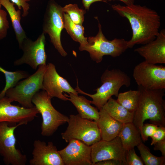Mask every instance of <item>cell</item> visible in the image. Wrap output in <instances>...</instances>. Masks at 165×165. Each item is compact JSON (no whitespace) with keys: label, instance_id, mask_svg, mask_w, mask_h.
<instances>
[{"label":"cell","instance_id":"6da1fadb","mask_svg":"<svg viewBox=\"0 0 165 165\" xmlns=\"http://www.w3.org/2000/svg\"><path fill=\"white\" fill-rule=\"evenodd\" d=\"M112 7L120 16L126 18L130 24L132 35L127 42L128 48L136 44H146L154 40L158 35L160 18L155 10L134 4L125 6L115 4Z\"/></svg>","mask_w":165,"mask_h":165},{"label":"cell","instance_id":"7a4b0ae2","mask_svg":"<svg viewBox=\"0 0 165 165\" xmlns=\"http://www.w3.org/2000/svg\"><path fill=\"white\" fill-rule=\"evenodd\" d=\"M140 95L133 123L139 130L145 120L165 127L164 89L148 90L138 86Z\"/></svg>","mask_w":165,"mask_h":165},{"label":"cell","instance_id":"3957f363","mask_svg":"<svg viewBox=\"0 0 165 165\" xmlns=\"http://www.w3.org/2000/svg\"><path fill=\"white\" fill-rule=\"evenodd\" d=\"M101 80L102 84L95 90L96 92L94 94H89L81 90L78 83L75 89L78 93L90 97L92 99V101H90L91 104L94 105L99 110L102 108L112 96H118L122 86H124L128 87L131 84L129 76L118 68L106 69L102 75Z\"/></svg>","mask_w":165,"mask_h":165},{"label":"cell","instance_id":"277c9868","mask_svg":"<svg viewBox=\"0 0 165 165\" xmlns=\"http://www.w3.org/2000/svg\"><path fill=\"white\" fill-rule=\"evenodd\" d=\"M95 18L98 22V33L95 36L87 38L88 44L79 46V50L88 52L91 59L97 63L101 62L105 55H109L113 57L120 56L128 48L127 41L123 38H115L112 40L107 39L102 32L97 17Z\"/></svg>","mask_w":165,"mask_h":165},{"label":"cell","instance_id":"5b68a950","mask_svg":"<svg viewBox=\"0 0 165 165\" xmlns=\"http://www.w3.org/2000/svg\"><path fill=\"white\" fill-rule=\"evenodd\" d=\"M46 69V65H39L33 74L7 90L5 95L12 102L17 101L24 108L34 107L32 99L37 92L43 90V82Z\"/></svg>","mask_w":165,"mask_h":165},{"label":"cell","instance_id":"8992f818","mask_svg":"<svg viewBox=\"0 0 165 165\" xmlns=\"http://www.w3.org/2000/svg\"><path fill=\"white\" fill-rule=\"evenodd\" d=\"M52 98L44 90H39L33 96L32 102L42 116L41 135L52 136L61 125L67 123L69 117L56 110L51 102Z\"/></svg>","mask_w":165,"mask_h":165},{"label":"cell","instance_id":"52a82bcc","mask_svg":"<svg viewBox=\"0 0 165 165\" xmlns=\"http://www.w3.org/2000/svg\"><path fill=\"white\" fill-rule=\"evenodd\" d=\"M67 123L66 130L61 133L66 142L76 139L91 146L101 140L100 130L94 121L83 118L78 114L70 115Z\"/></svg>","mask_w":165,"mask_h":165},{"label":"cell","instance_id":"ba28073f","mask_svg":"<svg viewBox=\"0 0 165 165\" xmlns=\"http://www.w3.org/2000/svg\"><path fill=\"white\" fill-rule=\"evenodd\" d=\"M21 123L11 124L6 122L0 123V156L6 165H25L26 156L16 148V139L14 135L15 129Z\"/></svg>","mask_w":165,"mask_h":165},{"label":"cell","instance_id":"9c48e42d","mask_svg":"<svg viewBox=\"0 0 165 165\" xmlns=\"http://www.w3.org/2000/svg\"><path fill=\"white\" fill-rule=\"evenodd\" d=\"M63 7L53 1H50L45 12L42 25L43 32L48 34L51 42L63 57L67 55L61 41V33L64 28Z\"/></svg>","mask_w":165,"mask_h":165},{"label":"cell","instance_id":"30bf717a","mask_svg":"<svg viewBox=\"0 0 165 165\" xmlns=\"http://www.w3.org/2000/svg\"><path fill=\"white\" fill-rule=\"evenodd\" d=\"M133 77L138 86L148 90L165 89V67L142 61L134 68Z\"/></svg>","mask_w":165,"mask_h":165},{"label":"cell","instance_id":"8fae6325","mask_svg":"<svg viewBox=\"0 0 165 165\" xmlns=\"http://www.w3.org/2000/svg\"><path fill=\"white\" fill-rule=\"evenodd\" d=\"M45 44V37L43 32L35 41L27 37L25 38L20 48L23 51V56L14 61V65L19 66L26 64L35 70L39 65H46Z\"/></svg>","mask_w":165,"mask_h":165},{"label":"cell","instance_id":"7c38bea8","mask_svg":"<svg viewBox=\"0 0 165 165\" xmlns=\"http://www.w3.org/2000/svg\"><path fill=\"white\" fill-rule=\"evenodd\" d=\"M12 102L6 96L0 99V123L5 122L14 124L27 125L39 114L35 106L26 108L12 105Z\"/></svg>","mask_w":165,"mask_h":165},{"label":"cell","instance_id":"4fadbf2b","mask_svg":"<svg viewBox=\"0 0 165 165\" xmlns=\"http://www.w3.org/2000/svg\"><path fill=\"white\" fill-rule=\"evenodd\" d=\"M91 146L93 165L97 162L109 159L118 160L126 165V150L118 136L109 141L101 140Z\"/></svg>","mask_w":165,"mask_h":165},{"label":"cell","instance_id":"5bb4252c","mask_svg":"<svg viewBox=\"0 0 165 165\" xmlns=\"http://www.w3.org/2000/svg\"><path fill=\"white\" fill-rule=\"evenodd\" d=\"M43 90L51 98L56 97L63 101L68 98L63 94L64 92L78 95V92L70 84L66 79L61 76L57 72L55 66L52 63L46 65L43 82Z\"/></svg>","mask_w":165,"mask_h":165},{"label":"cell","instance_id":"9a60e30c","mask_svg":"<svg viewBox=\"0 0 165 165\" xmlns=\"http://www.w3.org/2000/svg\"><path fill=\"white\" fill-rule=\"evenodd\" d=\"M68 142L66 147L58 151L64 165H93L91 146L76 139Z\"/></svg>","mask_w":165,"mask_h":165},{"label":"cell","instance_id":"2e32d148","mask_svg":"<svg viewBox=\"0 0 165 165\" xmlns=\"http://www.w3.org/2000/svg\"><path fill=\"white\" fill-rule=\"evenodd\" d=\"M30 165H64L56 147L53 143L38 140L33 143Z\"/></svg>","mask_w":165,"mask_h":165},{"label":"cell","instance_id":"e0dca14e","mask_svg":"<svg viewBox=\"0 0 165 165\" xmlns=\"http://www.w3.org/2000/svg\"><path fill=\"white\" fill-rule=\"evenodd\" d=\"M135 52L145 61L153 64H165V30H161L153 40L135 49Z\"/></svg>","mask_w":165,"mask_h":165},{"label":"cell","instance_id":"ac0fdd59","mask_svg":"<svg viewBox=\"0 0 165 165\" xmlns=\"http://www.w3.org/2000/svg\"><path fill=\"white\" fill-rule=\"evenodd\" d=\"M99 110V118L95 122L100 130L101 140H111L118 136L123 124L113 118L103 108Z\"/></svg>","mask_w":165,"mask_h":165},{"label":"cell","instance_id":"d6986e66","mask_svg":"<svg viewBox=\"0 0 165 165\" xmlns=\"http://www.w3.org/2000/svg\"><path fill=\"white\" fill-rule=\"evenodd\" d=\"M64 95L68 98L70 101L75 106L79 114L82 118L97 121L99 117V113L97 109L91 105L90 101L82 96L72 93Z\"/></svg>","mask_w":165,"mask_h":165},{"label":"cell","instance_id":"ffe728a7","mask_svg":"<svg viewBox=\"0 0 165 165\" xmlns=\"http://www.w3.org/2000/svg\"><path fill=\"white\" fill-rule=\"evenodd\" d=\"M118 136L126 151L134 148L141 142L140 131L133 123L123 124Z\"/></svg>","mask_w":165,"mask_h":165},{"label":"cell","instance_id":"44dd1931","mask_svg":"<svg viewBox=\"0 0 165 165\" xmlns=\"http://www.w3.org/2000/svg\"><path fill=\"white\" fill-rule=\"evenodd\" d=\"M102 108L113 118L123 124L133 123L134 112L129 111L112 97L109 99Z\"/></svg>","mask_w":165,"mask_h":165},{"label":"cell","instance_id":"7402d4cb","mask_svg":"<svg viewBox=\"0 0 165 165\" xmlns=\"http://www.w3.org/2000/svg\"><path fill=\"white\" fill-rule=\"evenodd\" d=\"M0 2L2 6L5 8L9 16L20 48L24 40L27 37L20 24V10H16L15 4L9 0H0Z\"/></svg>","mask_w":165,"mask_h":165},{"label":"cell","instance_id":"603a6c76","mask_svg":"<svg viewBox=\"0 0 165 165\" xmlns=\"http://www.w3.org/2000/svg\"><path fill=\"white\" fill-rule=\"evenodd\" d=\"M64 28L72 38L80 44V46L88 44L87 38L84 35V28L82 25L76 24L73 22L68 15L64 12Z\"/></svg>","mask_w":165,"mask_h":165},{"label":"cell","instance_id":"cb8c5ba5","mask_svg":"<svg viewBox=\"0 0 165 165\" xmlns=\"http://www.w3.org/2000/svg\"><path fill=\"white\" fill-rule=\"evenodd\" d=\"M140 95V91L139 89L130 90L119 93L116 100L129 111L134 112L138 105Z\"/></svg>","mask_w":165,"mask_h":165},{"label":"cell","instance_id":"d4e9b609","mask_svg":"<svg viewBox=\"0 0 165 165\" xmlns=\"http://www.w3.org/2000/svg\"><path fill=\"white\" fill-rule=\"evenodd\" d=\"M0 72L4 74L6 78V85L4 88L0 93V99L5 96L7 90L14 86L21 79L26 78L29 76L28 73L22 71L14 72L7 71L0 66Z\"/></svg>","mask_w":165,"mask_h":165},{"label":"cell","instance_id":"484cf974","mask_svg":"<svg viewBox=\"0 0 165 165\" xmlns=\"http://www.w3.org/2000/svg\"><path fill=\"white\" fill-rule=\"evenodd\" d=\"M141 157L145 165H164L165 156L157 157L152 154L149 149L141 142L137 146Z\"/></svg>","mask_w":165,"mask_h":165},{"label":"cell","instance_id":"4316f807","mask_svg":"<svg viewBox=\"0 0 165 165\" xmlns=\"http://www.w3.org/2000/svg\"><path fill=\"white\" fill-rule=\"evenodd\" d=\"M63 11L67 14L74 23L82 25L84 20L85 10L80 9L76 4H70L63 7Z\"/></svg>","mask_w":165,"mask_h":165},{"label":"cell","instance_id":"83f0119b","mask_svg":"<svg viewBox=\"0 0 165 165\" xmlns=\"http://www.w3.org/2000/svg\"><path fill=\"white\" fill-rule=\"evenodd\" d=\"M9 28L7 13L5 11L0 9V40L6 37Z\"/></svg>","mask_w":165,"mask_h":165},{"label":"cell","instance_id":"f1b7e54d","mask_svg":"<svg viewBox=\"0 0 165 165\" xmlns=\"http://www.w3.org/2000/svg\"><path fill=\"white\" fill-rule=\"evenodd\" d=\"M126 165H144L141 158L136 154L134 148L126 151Z\"/></svg>","mask_w":165,"mask_h":165},{"label":"cell","instance_id":"f546056e","mask_svg":"<svg viewBox=\"0 0 165 165\" xmlns=\"http://www.w3.org/2000/svg\"><path fill=\"white\" fill-rule=\"evenodd\" d=\"M158 126L153 123L144 124L139 130L141 137L144 142L147 141L149 137H151Z\"/></svg>","mask_w":165,"mask_h":165},{"label":"cell","instance_id":"4dcf8cb0","mask_svg":"<svg viewBox=\"0 0 165 165\" xmlns=\"http://www.w3.org/2000/svg\"><path fill=\"white\" fill-rule=\"evenodd\" d=\"M151 145L156 142L165 139V127L158 126L152 136Z\"/></svg>","mask_w":165,"mask_h":165},{"label":"cell","instance_id":"1f68e13d","mask_svg":"<svg viewBox=\"0 0 165 165\" xmlns=\"http://www.w3.org/2000/svg\"><path fill=\"white\" fill-rule=\"evenodd\" d=\"M11 2L16 5L19 9H23V13L22 15V17L26 16L29 13L30 9V5L28 3L31 0H9Z\"/></svg>","mask_w":165,"mask_h":165},{"label":"cell","instance_id":"d6a6232c","mask_svg":"<svg viewBox=\"0 0 165 165\" xmlns=\"http://www.w3.org/2000/svg\"><path fill=\"white\" fill-rule=\"evenodd\" d=\"M94 165H124L120 161L115 160L109 159L100 161L95 163Z\"/></svg>","mask_w":165,"mask_h":165},{"label":"cell","instance_id":"836d02e7","mask_svg":"<svg viewBox=\"0 0 165 165\" xmlns=\"http://www.w3.org/2000/svg\"><path fill=\"white\" fill-rule=\"evenodd\" d=\"M154 145V150H160L162 156H165V139L156 142Z\"/></svg>","mask_w":165,"mask_h":165},{"label":"cell","instance_id":"e575fe53","mask_svg":"<svg viewBox=\"0 0 165 165\" xmlns=\"http://www.w3.org/2000/svg\"><path fill=\"white\" fill-rule=\"evenodd\" d=\"M97 2H103L102 0H82V3L86 9L89 10L91 5Z\"/></svg>","mask_w":165,"mask_h":165},{"label":"cell","instance_id":"d590c367","mask_svg":"<svg viewBox=\"0 0 165 165\" xmlns=\"http://www.w3.org/2000/svg\"><path fill=\"white\" fill-rule=\"evenodd\" d=\"M103 2L107 3L108 2L114 1H121L126 6H130L134 4V0H102Z\"/></svg>","mask_w":165,"mask_h":165},{"label":"cell","instance_id":"8d00e7d4","mask_svg":"<svg viewBox=\"0 0 165 165\" xmlns=\"http://www.w3.org/2000/svg\"><path fill=\"white\" fill-rule=\"evenodd\" d=\"M1 7H2V5H1V4L0 0V9L1 8Z\"/></svg>","mask_w":165,"mask_h":165}]
</instances>
